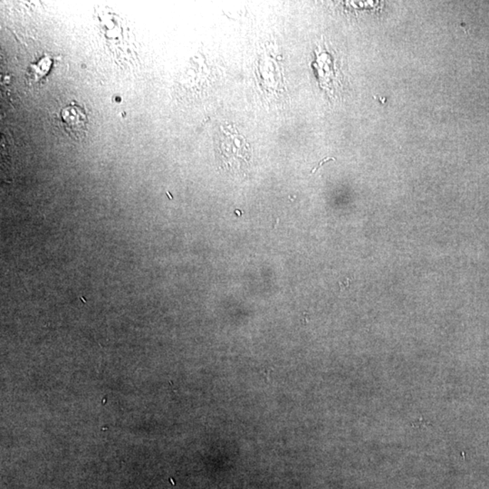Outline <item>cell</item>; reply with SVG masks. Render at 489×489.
<instances>
[{
  "instance_id": "1",
  "label": "cell",
  "mask_w": 489,
  "mask_h": 489,
  "mask_svg": "<svg viewBox=\"0 0 489 489\" xmlns=\"http://www.w3.org/2000/svg\"><path fill=\"white\" fill-rule=\"evenodd\" d=\"M61 117L66 131L75 138L85 134L88 117L84 110L78 105H69L65 107L61 112Z\"/></svg>"
},
{
  "instance_id": "2",
  "label": "cell",
  "mask_w": 489,
  "mask_h": 489,
  "mask_svg": "<svg viewBox=\"0 0 489 489\" xmlns=\"http://www.w3.org/2000/svg\"><path fill=\"white\" fill-rule=\"evenodd\" d=\"M430 425H431V422L422 417L421 419H418V420L412 421L411 424V427L416 428H426Z\"/></svg>"
}]
</instances>
